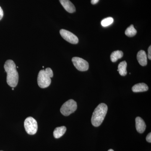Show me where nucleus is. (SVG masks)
I'll return each instance as SVG.
<instances>
[{
	"label": "nucleus",
	"instance_id": "1",
	"mask_svg": "<svg viewBox=\"0 0 151 151\" xmlns=\"http://www.w3.org/2000/svg\"><path fill=\"white\" fill-rule=\"evenodd\" d=\"M4 68L7 73L8 84L13 88L16 87L18 83L19 74L15 63L12 60H8L5 63Z\"/></svg>",
	"mask_w": 151,
	"mask_h": 151
},
{
	"label": "nucleus",
	"instance_id": "2",
	"mask_svg": "<svg viewBox=\"0 0 151 151\" xmlns=\"http://www.w3.org/2000/svg\"><path fill=\"white\" fill-rule=\"evenodd\" d=\"M108 108L105 103H100L92 114L91 122L95 127H98L103 123L108 111Z\"/></svg>",
	"mask_w": 151,
	"mask_h": 151
},
{
	"label": "nucleus",
	"instance_id": "3",
	"mask_svg": "<svg viewBox=\"0 0 151 151\" xmlns=\"http://www.w3.org/2000/svg\"><path fill=\"white\" fill-rule=\"evenodd\" d=\"M53 76V71L50 68H47L45 70H40L37 76L39 86L41 88L48 87L51 84V78Z\"/></svg>",
	"mask_w": 151,
	"mask_h": 151
},
{
	"label": "nucleus",
	"instance_id": "4",
	"mask_svg": "<svg viewBox=\"0 0 151 151\" xmlns=\"http://www.w3.org/2000/svg\"><path fill=\"white\" fill-rule=\"evenodd\" d=\"M77 108V103L74 100L70 99L68 100L60 108V113L63 116H69L74 113Z\"/></svg>",
	"mask_w": 151,
	"mask_h": 151
},
{
	"label": "nucleus",
	"instance_id": "5",
	"mask_svg": "<svg viewBox=\"0 0 151 151\" xmlns=\"http://www.w3.org/2000/svg\"><path fill=\"white\" fill-rule=\"evenodd\" d=\"M25 129L27 133L29 135H34L37 131L38 125L35 119L32 117H29L25 120Z\"/></svg>",
	"mask_w": 151,
	"mask_h": 151
},
{
	"label": "nucleus",
	"instance_id": "6",
	"mask_svg": "<svg viewBox=\"0 0 151 151\" xmlns=\"http://www.w3.org/2000/svg\"><path fill=\"white\" fill-rule=\"evenodd\" d=\"M72 61L76 68L79 71H86L89 69V63L81 58L73 57L72 58Z\"/></svg>",
	"mask_w": 151,
	"mask_h": 151
},
{
	"label": "nucleus",
	"instance_id": "7",
	"mask_svg": "<svg viewBox=\"0 0 151 151\" xmlns=\"http://www.w3.org/2000/svg\"><path fill=\"white\" fill-rule=\"evenodd\" d=\"M60 33L61 37L69 43L73 44H76L78 43V38L72 32L66 30L61 29L60 31Z\"/></svg>",
	"mask_w": 151,
	"mask_h": 151
},
{
	"label": "nucleus",
	"instance_id": "8",
	"mask_svg": "<svg viewBox=\"0 0 151 151\" xmlns=\"http://www.w3.org/2000/svg\"><path fill=\"white\" fill-rule=\"evenodd\" d=\"M60 4L64 9L70 13H73L75 12V6L69 0H59Z\"/></svg>",
	"mask_w": 151,
	"mask_h": 151
},
{
	"label": "nucleus",
	"instance_id": "9",
	"mask_svg": "<svg viewBox=\"0 0 151 151\" xmlns=\"http://www.w3.org/2000/svg\"><path fill=\"white\" fill-rule=\"evenodd\" d=\"M136 127L137 131L140 134H142L145 131L146 125L141 117H137L136 118Z\"/></svg>",
	"mask_w": 151,
	"mask_h": 151
},
{
	"label": "nucleus",
	"instance_id": "10",
	"mask_svg": "<svg viewBox=\"0 0 151 151\" xmlns=\"http://www.w3.org/2000/svg\"><path fill=\"white\" fill-rule=\"evenodd\" d=\"M137 59L140 65L142 66H146L147 63V55L145 51L143 50L138 52L137 54Z\"/></svg>",
	"mask_w": 151,
	"mask_h": 151
},
{
	"label": "nucleus",
	"instance_id": "11",
	"mask_svg": "<svg viewBox=\"0 0 151 151\" xmlns=\"http://www.w3.org/2000/svg\"><path fill=\"white\" fill-rule=\"evenodd\" d=\"M148 86L144 83L135 84L132 87V90L134 92H146L148 90Z\"/></svg>",
	"mask_w": 151,
	"mask_h": 151
},
{
	"label": "nucleus",
	"instance_id": "12",
	"mask_svg": "<svg viewBox=\"0 0 151 151\" xmlns=\"http://www.w3.org/2000/svg\"><path fill=\"white\" fill-rule=\"evenodd\" d=\"M66 131V128L64 126L57 127L53 132V136L55 139H59L64 134Z\"/></svg>",
	"mask_w": 151,
	"mask_h": 151
},
{
	"label": "nucleus",
	"instance_id": "13",
	"mask_svg": "<svg viewBox=\"0 0 151 151\" xmlns=\"http://www.w3.org/2000/svg\"><path fill=\"white\" fill-rule=\"evenodd\" d=\"M127 63L126 61H122L119 63L118 65V71L119 74L122 76L127 75Z\"/></svg>",
	"mask_w": 151,
	"mask_h": 151
},
{
	"label": "nucleus",
	"instance_id": "14",
	"mask_svg": "<svg viewBox=\"0 0 151 151\" xmlns=\"http://www.w3.org/2000/svg\"><path fill=\"white\" fill-rule=\"evenodd\" d=\"M124 55V53L121 50H116L113 52L111 55V60L113 62H116L118 59L122 58Z\"/></svg>",
	"mask_w": 151,
	"mask_h": 151
},
{
	"label": "nucleus",
	"instance_id": "15",
	"mask_svg": "<svg viewBox=\"0 0 151 151\" xmlns=\"http://www.w3.org/2000/svg\"><path fill=\"white\" fill-rule=\"evenodd\" d=\"M137 33V30L134 27V25L132 24L125 31V35L129 37H133Z\"/></svg>",
	"mask_w": 151,
	"mask_h": 151
},
{
	"label": "nucleus",
	"instance_id": "16",
	"mask_svg": "<svg viewBox=\"0 0 151 151\" xmlns=\"http://www.w3.org/2000/svg\"><path fill=\"white\" fill-rule=\"evenodd\" d=\"M113 21H114V19L113 18L109 17L103 19L101 22V25L104 27H106L112 24Z\"/></svg>",
	"mask_w": 151,
	"mask_h": 151
},
{
	"label": "nucleus",
	"instance_id": "17",
	"mask_svg": "<svg viewBox=\"0 0 151 151\" xmlns=\"http://www.w3.org/2000/svg\"><path fill=\"white\" fill-rule=\"evenodd\" d=\"M146 140L149 143L151 142V133H150L146 137Z\"/></svg>",
	"mask_w": 151,
	"mask_h": 151
},
{
	"label": "nucleus",
	"instance_id": "18",
	"mask_svg": "<svg viewBox=\"0 0 151 151\" xmlns=\"http://www.w3.org/2000/svg\"><path fill=\"white\" fill-rule=\"evenodd\" d=\"M151 46L149 47L148 49V58L150 60L151 59Z\"/></svg>",
	"mask_w": 151,
	"mask_h": 151
},
{
	"label": "nucleus",
	"instance_id": "19",
	"mask_svg": "<svg viewBox=\"0 0 151 151\" xmlns=\"http://www.w3.org/2000/svg\"><path fill=\"white\" fill-rule=\"evenodd\" d=\"M3 16H4V12L1 7L0 6V20L2 19Z\"/></svg>",
	"mask_w": 151,
	"mask_h": 151
},
{
	"label": "nucleus",
	"instance_id": "20",
	"mask_svg": "<svg viewBox=\"0 0 151 151\" xmlns=\"http://www.w3.org/2000/svg\"><path fill=\"white\" fill-rule=\"evenodd\" d=\"M99 1V0H91V4L93 5L95 4H97Z\"/></svg>",
	"mask_w": 151,
	"mask_h": 151
},
{
	"label": "nucleus",
	"instance_id": "21",
	"mask_svg": "<svg viewBox=\"0 0 151 151\" xmlns=\"http://www.w3.org/2000/svg\"><path fill=\"white\" fill-rule=\"evenodd\" d=\"M108 151H114L112 149H110V150H108Z\"/></svg>",
	"mask_w": 151,
	"mask_h": 151
},
{
	"label": "nucleus",
	"instance_id": "22",
	"mask_svg": "<svg viewBox=\"0 0 151 151\" xmlns=\"http://www.w3.org/2000/svg\"><path fill=\"white\" fill-rule=\"evenodd\" d=\"M12 90H14V88H12Z\"/></svg>",
	"mask_w": 151,
	"mask_h": 151
},
{
	"label": "nucleus",
	"instance_id": "23",
	"mask_svg": "<svg viewBox=\"0 0 151 151\" xmlns=\"http://www.w3.org/2000/svg\"></svg>",
	"mask_w": 151,
	"mask_h": 151
}]
</instances>
